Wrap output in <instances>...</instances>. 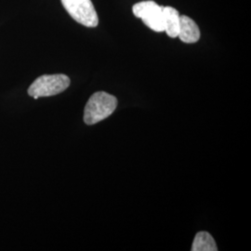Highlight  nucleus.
I'll use <instances>...</instances> for the list:
<instances>
[{
    "instance_id": "1",
    "label": "nucleus",
    "mask_w": 251,
    "mask_h": 251,
    "mask_svg": "<svg viewBox=\"0 0 251 251\" xmlns=\"http://www.w3.org/2000/svg\"><path fill=\"white\" fill-rule=\"evenodd\" d=\"M117 106V99L104 91L91 95L84 110V122L87 125L97 124L110 117Z\"/></svg>"
},
{
    "instance_id": "2",
    "label": "nucleus",
    "mask_w": 251,
    "mask_h": 251,
    "mask_svg": "<svg viewBox=\"0 0 251 251\" xmlns=\"http://www.w3.org/2000/svg\"><path fill=\"white\" fill-rule=\"evenodd\" d=\"M70 86V78L63 75H44L36 78L28 89L29 96L34 99L60 94Z\"/></svg>"
},
{
    "instance_id": "3",
    "label": "nucleus",
    "mask_w": 251,
    "mask_h": 251,
    "mask_svg": "<svg viewBox=\"0 0 251 251\" xmlns=\"http://www.w3.org/2000/svg\"><path fill=\"white\" fill-rule=\"evenodd\" d=\"M64 9L75 22L87 27H96L99 24L97 11L91 0H61Z\"/></svg>"
},
{
    "instance_id": "4",
    "label": "nucleus",
    "mask_w": 251,
    "mask_h": 251,
    "mask_svg": "<svg viewBox=\"0 0 251 251\" xmlns=\"http://www.w3.org/2000/svg\"><path fill=\"white\" fill-rule=\"evenodd\" d=\"M133 13L137 18L142 19L144 25L154 32H164V16L163 7L154 1L148 0L135 4L132 8Z\"/></svg>"
},
{
    "instance_id": "5",
    "label": "nucleus",
    "mask_w": 251,
    "mask_h": 251,
    "mask_svg": "<svg viewBox=\"0 0 251 251\" xmlns=\"http://www.w3.org/2000/svg\"><path fill=\"white\" fill-rule=\"evenodd\" d=\"M178 37L184 43L198 42L200 38V30L196 22L186 15H180Z\"/></svg>"
},
{
    "instance_id": "6",
    "label": "nucleus",
    "mask_w": 251,
    "mask_h": 251,
    "mask_svg": "<svg viewBox=\"0 0 251 251\" xmlns=\"http://www.w3.org/2000/svg\"><path fill=\"white\" fill-rule=\"evenodd\" d=\"M163 16L165 26L164 32L172 38L178 37L180 17L179 11L172 7H163Z\"/></svg>"
},
{
    "instance_id": "7",
    "label": "nucleus",
    "mask_w": 251,
    "mask_h": 251,
    "mask_svg": "<svg viewBox=\"0 0 251 251\" xmlns=\"http://www.w3.org/2000/svg\"><path fill=\"white\" fill-rule=\"evenodd\" d=\"M192 251H217L218 248L212 235L207 232H199L196 235Z\"/></svg>"
}]
</instances>
